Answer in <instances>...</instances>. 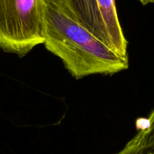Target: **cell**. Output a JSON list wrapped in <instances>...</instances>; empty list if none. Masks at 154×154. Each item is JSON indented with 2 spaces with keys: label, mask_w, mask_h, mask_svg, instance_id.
<instances>
[{
  "label": "cell",
  "mask_w": 154,
  "mask_h": 154,
  "mask_svg": "<svg viewBox=\"0 0 154 154\" xmlns=\"http://www.w3.org/2000/svg\"><path fill=\"white\" fill-rule=\"evenodd\" d=\"M44 45L75 79L126 70L128 58L118 54L83 24L69 0H43Z\"/></svg>",
  "instance_id": "cell-1"
},
{
  "label": "cell",
  "mask_w": 154,
  "mask_h": 154,
  "mask_svg": "<svg viewBox=\"0 0 154 154\" xmlns=\"http://www.w3.org/2000/svg\"><path fill=\"white\" fill-rule=\"evenodd\" d=\"M44 41L43 0H0V48L23 57Z\"/></svg>",
  "instance_id": "cell-2"
},
{
  "label": "cell",
  "mask_w": 154,
  "mask_h": 154,
  "mask_svg": "<svg viewBox=\"0 0 154 154\" xmlns=\"http://www.w3.org/2000/svg\"><path fill=\"white\" fill-rule=\"evenodd\" d=\"M113 50L123 57H128V42L120 25L115 0H97Z\"/></svg>",
  "instance_id": "cell-3"
},
{
  "label": "cell",
  "mask_w": 154,
  "mask_h": 154,
  "mask_svg": "<svg viewBox=\"0 0 154 154\" xmlns=\"http://www.w3.org/2000/svg\"><path fill=\"white\" fill-rule=\"evenodd\" d=\"M85 26L95 35L108 45L112 49L105 24L100 12L97 0H69Z\"/></svg>",
  "instance_id": "cell-4"
},
{
  "label": "cell",
  "mask_w": 154,
  "mask_h": 154,
  "mask_svg": "<svg viewBox=\"0 0 154 154\" xmlns=\"http://www.w3.org/2000/svg\"><path fill=\"white\" fill-rule=\"evenodd\" d=\"M131 154H154V126L138 131L131 140Z\"/></svg>",
  "instance_id": "cell-5"
},
{
  "label": "cell",
  "mask_w": 154,
  "mask_h": 154,
  "mask_svg": "<svg viewBox=\"0 0 154 154\" xmlns=\"http://www.w3.org/2000/svg\"><path fill=\"white\" fill-rule=\"evenodd\" d=\"M150 123H149V119L147 118H138L136 120V128L137 131L145 130L149 128Z\"/></svg>",
  "instance_id": "cell-6"
},
{
  "label": "cell",
  "mask_w": 154,
  "mask_h": 154,
  "mask_svg": "<svg viewBox=\"0 0 154 154\" xmlns=\"http://www.w3.org/2000/svg\"><path fill=\"white\" fill-rule=\"evenodd\" d=\"M132 144H131V141H128L126 144H125V147L119 151L118 153L115 154H131V152H132Z\"/></svg>",
  "instance_id": "cell-7"
},
{
  "label": "cell",
  "mask_w": 154,
  "mask_h": 154,
  "mask_svg": "<svg viewBox=\"0 0 154 154\" xmlns=\"http://www.w3.org/2000/svg\"><path fill=\"white\" fill-rule=\"evenodd\" d=\"M148 119H149V123H150V126H154V109L152 110L151 114H149V116L148 117ZM150 126H149V127H150Z\"/></svg>",
  "instance_id": "cell-8"
},
{
  "label": "cell",
  "mask_w": 154,
  "mask_h": 154,
  "mask_svg": "<svg viewBox=\"0 0 154 154\" xmlns=\"http://www.w3.org/2000/svg\"><path fill=\"white\" fill-rule=\"evenodd\" d=\"M141 2L142 5H146L150 4V3H153L154 4V0H139Z\"/></svg>",
  "instance_id": "cell-9"
}]
</instances>
